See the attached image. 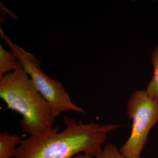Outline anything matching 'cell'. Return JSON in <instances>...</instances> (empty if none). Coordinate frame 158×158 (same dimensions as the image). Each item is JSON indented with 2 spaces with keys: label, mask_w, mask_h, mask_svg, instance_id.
I'll return each instance as SVG.
<instances>
[{
  "label": "cell",
  "mask_w": 158,
  "mask_h": 158,
  "mask_svg": "<svg viewBox=\"0 0 158 158\" xmlns=\"http://www.w3.org/2000/svg\"><path fill=\"white\" fill-rule=\"evenodd\" d=\"M0 37L15 54L36 89L49 105L55 120L60 114L66 112L85 113L82 108L74 103L62 84L48 76L42 70L41 61L34 54L14 43L1 28Z\"/></svg>",
  "instance_id": "3"
},
{
  "label": "cell",
  "mask_w": 158,
  "mask_h": 158,
  "mask_svg": "<svg viewBox=\"0 0 158 158\" xmlns=\"http://www.w3.org/2000/svg\"><path fill=\"white\" fill-rule=\"evenodd\" d=\"M23 139L16 134H10L8 131L0 134V158H14L17 148Z\"/></svg>",
  "instance_id": "5"
},
{
  "label": "cell",
  "mask_w": 158,
  "mask_h": 158,
  "mask_svg": "<svg viewBox=\"0 0 158 158\" xmlns=\"http://www.w3.org/2000/svg\"><path fill=\"white\" fill-rule=\"evenodd\" d=\"M19 63L18 57L11 49L6 50L0 45V78L14 72Z\"/></svg>",
  "instance_id": "6"
},
{
  "label": "cell",
  "mask_w": 158,
  "mask_h": 158,
  "mask_svg": "<svg viewBox=\"0 0 158 158\" xmlns=\"http://www.w3.org/2000/svg\"><path fill=\"white\" fill-rule=\"evenodd\" d=\"M152 62L153 66V74L152 79L148 85L146 91L151 97L158 100V45L153 51Z\"/></svg>",
  "instance_id": "7"
},
{
  "label": "cell",
  "mask_w": 158,
  "mask_h": 158,
  "mask_svg": "<svg viewBox=\"0 0 158 158\" xmlns=\"http://www.w3.org/2000/svg\"><path fill=\"white\" fill-rule=\"evenodd\" d=\"M127 107L132 127L119 151L125 158H141L149 132L158 123V100L151 97L146 90L134 91Z\"/></svg>",
  "instance_id": "4"
},
{
  "label": "cell",
  "mask_w": 158,
  "mask_h": 158,
  "mask_svg": "<svg viewBox=\"0 0 158 158\" xmlns=\"http://www.w3.org/2000/svg\"><path fill=\"white\" fill-rule=\"evenodd\" d=\"M73 158H94L92 156L87 155V154H80L77 156H76Z\"/></svg>",
  "instance_id": "9"
},
{
  "label": "cell",
  "mask_w": 158,
  "mask_h": 158,
  "mask_svg": "<svg viewBox=\"0 0 158 158\" xmlns=\"http://www.w3.org/2000/svg\"><path fill=\"white\" fill-rule=\"evenodd\" d=\"M95 158H125L119 149L113 143H108Z\"/></svg>",
  "instance_id": "8"
},
{
  "label": "cell",
  "mask_w": 158,
  "mask_h": 158,
  "mask_svg": "<svg viewBox=\"0 0 158 158\" xmlns=\"http://www.w3.org/2000/svg\"><path fill=\"white\" fill-rule=\"evenodd\" d=\"M0 98L8 109L22 115L21 130L29 135H38L55 127L49 105L20 62L14 72L0 78Z\"/></svg>",
  "instance_id": "2"
},
{
  "label": "cell",
  "mask_w": 158,
  "mask_h": 158,
  "mask_svg": "<svg viewBox=\"0 0 158 158\" xmlns=\"http://www.w3.org/2000/svg\"><path fill=\"white\" fill-rule=\"evenodd\" d=\"M66 128L59 127L38 135L23 139L14 158H73L80 154L94 158L102 151L108 135L123 125L85 124L68 116H63Z\"/></svg>",
  "instance_id": "1"
}]
</instances>
